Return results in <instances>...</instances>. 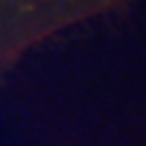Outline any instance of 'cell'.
Returning <instances> with one entry per match:
<instances>
[{"mask_svg": "<svg viewBox=\"0 0 146 146\" xmlns=\"http://www.w3.org/2000/svg\"><path fill=\"white\" fill-rule=\"evenodd\" d=\"M25 2H33V0H0V4H4L8 10L12 8V4H23L25 6ZM35 2H36V0H35Z\"/></svg>", "mask_w": 146, "mask_h": 146, "instance_id": "6da1fadb", "label": "cell"}]
</instances>
